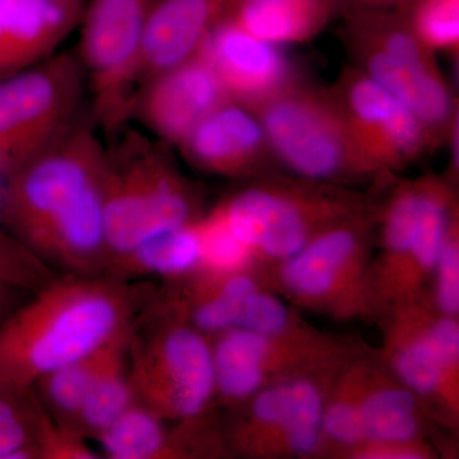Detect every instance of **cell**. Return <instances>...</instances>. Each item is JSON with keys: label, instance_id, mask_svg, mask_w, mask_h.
<instances>
[{"label": "cell", "instance_id": "d6a6232c", "mask_svg": "<svg viewBox=\"0 0 459 459\" xmlns=\"http://www.w3.org/2000/svg\"><path fill=\"white\" fill-rule=\"evenodd\" d=\"M322 431L334 442L359 444L365 440L359 404L337 401L323 411Z\"/></svg>", "mask_w": 459, "mask_h": 459}, {"label": "cell", "instance_id": "836d02e7", "mask_svg": "<svg viewBox=\"0 0 459 459\" xmlns=\"http://www.w3.org/2000/svg\"><path fill=\"white\" fill-rule=\"evenodd\" d=\"M33 255L20 241L13 240L0 229V282L27 283L38 276Z\"/></svg>", "mask_w": 459, "mask_h": 459}, {"label": "cell", "instance_id": "3957f363", "mask_svg": "<svg viewBox=\"0 0 459 459\" xmlns=\"http://www.w3.org/2000/svg\"><path fill=\"white\" fill-rule=\"evenodd\" d=\"M105 146V229L108 268L148 238L197 221L198 198L168 152L140 132H115ZM107 271V273H108Z\"/></svg>", "mask_w": 459, "mask_h": 459}, {"label": "cell", "instance_id": "cb8c5ba5", "mask_svg": "<svg viewBox=\"0 0 459 459\" xmlns=\"http://www.w3.org/2000/svg\"><path fill=\"white\" fill-rule=\"evenodd\" d=\"M365 439L377 444H407L419 430L416 398L411 389L386 386L359 404Z\"/></svg>", "mask_w": 459, "mask_h": 459}, {"label": "cell", "instance_id": "7a4b0ae2", "mask_svg": "<svg viewBox=\"0 0 459 459\" xmlns=\"http://www.w3.org/2000/svg\"><path fill=\"white\" fill-rule=\"evenodd\" d=\"M148 287L110 276L68 274L42 286L0 328V388L32 391L51 371L132 328Z\"/></svg>", "mask_w": 459, "mask_h": 459}, {"label": "cell", "instance_id": "4fadbf2b", "mask_svg": "<svg viewBox=\"0 0 459 459\" xmlns=\"http://www.w3.org/2000/svg\"><path fill=\"white\" fill-rule=\"evenodd\" d=\"M229 8V0H152L142 36L137 87L198 56Z\"/></svg>", "mask_w": 459, "mask_h": 459}, {"label": "cell", "instance_id": "e575fe53", "mask_svg": "<svg viewBox=\"0 0 459 459\" xmlns=\"http://www.w3.org/2000/svg\"><path fill=\"white\" fill-rule=\"evenodd\" d=\"M413 0H342L344 8L371 9V11H401ZM344 11V9H343Z\"/></svg>", "mask_w": 459, "mask_h": 459}, {"label": "cell", "instance_id": "74e56055", "mask_svg": "<svg viewBox=\"0 0 459 459\" xmlns=\"http://www.w3.org/2000/svg\"><path fill=\"white\" fill-rule=\"evenodd\" d=\"M0 285H3V283H2V282H0Z\"/></svg>", "mask_w": 459, "mask_h": 459}, {"label": "cell", "instance_id": "83f0119b", "mask_svg": "<svg viewBox=\"0 0 459 459\" xmlns=\"http://www.w3.org/2000/svg\"><path fill=\"white\" fill-rule=\"evenodd\" d=\"M403 14L428 49L458 53L459 0H413Z\"/></svg>", "mask_w": 459, "mask_h": 459}, {"label": "cell", "instance_id": "f546056e", "mask_svg": "<svg viewBox=\"0 0 459 459\" xmlns=\"http://www.w3.org/2000/svg\"><path fill=\"white\" fill-rule=\"evenodd\" d=\"M86 439L74 428L57 422L49 413H45L38 437L39 459L99 458Z\"/></svg>", "mask_w": 459, "mask_h": 459}, {"label": "cell", "instance_id": "7c38bea8", "mask_svg": "<svg viewBox=\"0 0 459 459\" xmlns=\"http://www.w3.org/2000/svg\"><path fill=\"white\" fill-rule=\"evenodd\" d=\"M178 148L199 170L228 178L255 174L276 161L255 111L232 100L207 115Z\"/></svg>", "mask_w": 459, "mask_h": 459}, {"label": "cell", "instance_id": "5b68a950", "mask_svg": "<svg viewBox=\"0 0 459 459\" xmlns=\"http://www.w3.org/2000/svg\"><path fill=\"white\" fill-rule=\"evenodd\" d=\"M86 90L80 59L68 51L0 80V177L82 119Z\"/></svg>", "mask_w": 459, "mask_h": 459}, {"label": "cell", "instance_id": "9a60e30c", "mask_svg": "<svg viewBox=\"0 0 459 459\" xmlns=\"http://www.w3.org/2000/svg\"><path fill=\"white\" fill-rule=\"evenodd\" d=\"M83 7L82 0H0V80L56 54Z\"/></svg>", "mask_w": 459, "mask_h": 459}, {"label": "cell", "instance_id": "4dcf8cb0", "mask_svg": "<svg viewBox=\"0 0 459 459\" xmlns=\"http://www.w3.org/2000/svg\"><path fill=\"white\" fill-rule=\"evenodd\" d=\"M289 319V310L285 305L273 296L255 291L241 305L237 328L276 337L285 331Z\"/></svg>", "mask_w": 459, "mask_h": 459}, {"label": "cell", "instance_id": "4316f807", "mask_svg": "<svg viewBox=\"0 0 459 459\" xmlns=\"http://www.w3.org/2000/svg\"><path fill=\"white\" fill-rule=\"evenodd\" d=\"M394 369L411 391L420 394L437 392L455 368L443 358L428 328L403 344L394 358Z\"/></svg>", "mask_w": 459, "mask_h": 459}, {"label": "cell", "instance_id": "d590c367", "mask_svg": "<svg viewBox=\"0 0 459 459\" xmlns=\"http://www.w3.org/2000/svg\"><path fill=\"white\" fill-rule=\"evenodd\" d=\"M234 2H235V0H229L230 7H231L232 3H234Z\"/></svg>", "mask_w": 459, "mask_h": 459}, {"label": "cell", "instance_id": "7402d4cb", "mask_svg": "<svg viewBox=\"0 0 459 459\" xmlns=\"http://www.w3.org/2000/svg\"><path fill=\"white\" fill-rule=\"evenodd\" d=\"M165 420L134 403L95 437L111 459H168L184 455L165 428Z\"/></svg>", "mask_w": 459, "mask_h": 459}, {"label": "cell", "instance_id": "44dd1931", "mask_svg": "<svg viewBox=\"0 0 459 459\" xmlns=\"http://www.w3.org/2000/svg\"><path fill=\"white\" fill-rule=\"evenodd\" d=\"M197 221L143 241L128 255L117 259L107 276L126 281L151 274L178 277L197 271L201 263Z\"/></svg>", "mask_w": 459, "mask_h": 459}, {"label": "cell", "instance_id": "8d00e7d4", "mask_svg": "<svg viewBox=\"0 0 459 459\" xmlns=\"http://www.w3.org/2000/svg\"><path fill=\"white\" fill-rule=\"evenodd\" d=\"M2 286L3 285H0V291H2ZM0 296H2V292H0Z\"/></svg>", "mask_w": 459, "mask_h": 459}, {"label": "cell", "instance_id": "8fae6325", "mask_svg": "<svg viewBox=\"0 0 459 459\" xmlns=\"http://www.w3.org/2000/svg\"><path fill=\"white\" fill-rule=\"evenodd\" d=\"M202 54L229 98L250 110L301 80L282 48L256 38L228 16L210 33Z\"/></svg>", "mask_w": 459, "mask_h": 459}, {"label": "cell", "instance_id": "6da1fadb", "mask_svg": "<svg viewBox=\"0 0 459 459\" xmlns=\"http://www.w3.org/2000/svg\"><path fill=\"white\" fill-rule=\"evenodd\" d=\"M105 144L80 120L3 177L0 212L17 241L69 274L105 276Z\"/></svg>", "mask_w": 459, "mask_h": 459}, {"label": "cell", "instance_id": "9c48e42d", "mask_svg": "<svg viewBox=\"0 0 459 459\" xmlns=\"http://www.w3.org/2000/svg\"><path fill=\"white\" fill-rule=\"evenodd\" d=\"M331 91L371 174L403 168L439 147L406 105L355 66Z\"/></svg>", "mask_w": 459, "mask_h": 459}, {"label": "cell", "instance_id": "5bb4252c", "mask_svg": "<svg viewBox=\"0 0 459 459\" xmlns=\"http://www.w3.org/2000/svg\"><path fill=\"white\" fill-rule=\"evenodd\" d=\"M355 68L400 100L433 134L446 143L458 120L457 102L442 71H429L388 56L358 39L343 36Z\"/></svg>", "mask_w": 459, "mask_h": 459}, {"label": "cell", "instance_id": "277c9868", "mask_svg": "<svg viewBox=\"0 0 459 459\" xmlns=\"http://www.w3.org/2000/svg\"><path fill=\"white\" fill-rule=\"evenodd\" d=\"M253 111L276 161L303 179L371 174L331 90L300 80Z\"/></svg>", "mask_w": 459, "mask_h": 459}, {"label": "cell", "instance_id": "d6986e66", "mask_svg": "<svg viewBox=\"0 0 459 459\" xmlns=\"http://www.w3.org/2000/svg\"><path fill=\"white\" fill-rule=\"evenodd\" d=\"M272 338L244 328L219 333L212 347L216 394L228 401L246 400L256 394L264 382Z\"/></svg>", "mask_w": 459, "mask_h": 459}, {"label": "cell", "instance_id": "d4e9b609", "mask_svg": "<svg viewBox=\"0 0 459 459\" xmlns=\"http://www.w3.org/2000/svg\"><path fill=\"white\" fill-rule=\"evenodd\" d=\"M45 413L33 391L0 388V459H39Z\"/></svg>", "mask_w": 459, "mask_h": 459}, {"label": "cell", "instance_id": "ac0fdd59", "mask_svg": "<svg viewBox=\"0 0 459 459\" xmlns=\"http://www.w3.org/2000/svg\"><path fill=\"white\" fill-rule=\"evenodd\" d=\"M323 400L309 380L281 383L255 395L252 422L268 431H280L292 452L316 451L322 434Z\"/></svg>", "mask_w": 459, "mask_h": 459}, {"label": "cell", "instance_id": "603a6c76", "mask_svg": "<svg viewBox=\"0 0 459 459\" xmlns=\"http://www.w3.org/2000/svg\"><path fill=\"white\" fill-rule=\"evenodd\" d=\"M128 350L117 353L96 377L78 411L74 425L84 437H96L107 430L132 404H134L129 382Z\"/></svg>", "mask_w": 459, "mask_h": 459}, {"label": "cell", "instance_id": "484cf974", "mask_svg": "<svg viewBox=\"0 0 459 459\" xmlns=\"http://www.w3.org/2000/svg\"><path fill=\"white\" fill-rule=\"evenodd\" d=\"M201 263L197 272L207 276H228L243 270L252 252L229 229L219 207L197 221Z\"/></svg>", "mask_w": 459, "mask_h": 459}, {"label": "cell", "instance_id": "8992f818", "mask_svg": "<svg viewBox=\"0 0 459 459\" xmlns=\"http://www.w3.org/2000/svg\"><path fill=\"white\" fill-rule=\"evenodd\" d=\"M128 370L134 403L165 421L197 419L216 394L212 346L202 332L183 323L142 333L135 325Z\"/></svg>", "mask_w": 459, "mask_h": 459}, {"label": "cell", "instance_id": "e0dca14e", "mask_svg": "<svg viewBox=\"0 0 459 459\" xmlns=\"http://www.w3.org/2000/svg\"><path fill=\"white\" fill-rule=\"evenodd\" d=\"M342 0H235L228 16L277 47L303 44L342 16Z\"/></svg>", "mask_w": 459, "mask_h": 459}, {"label": "cell", "instance_id": "1f68e13d", "mask_svg": "<svg viewBox=\"0 0 459 459\" xmlns=\"http://www.w3.org/2000/svg\"><path fill=\"white\" fill-rule=\"evenodd\" d=\"M435 271L437 305L444 316H455L459 310V247L455 225L444 243Z\"/></svg>", "mask_w": 459, "mask_h": 459}, {"label": "cell", "instance_id": "ba28073f", "mask_svg": "<svg viewBox=\"0 0 459 459\" xmlns=\"http://www.w3.org/2000/svg\"><path fill=\"white\" fill-rule=\"evenodd\" d=\"M152 0H91L83 7L78 59L92 101V117L115 133L131 120L142 36Z\"/></svg>", "mask_w": 459, "mask_h": 459}, {"label": "cell", "instance_id": "ffe728a7", "mask_svg": "<svg viewBox=\"0 0 459 459\" xmlns=\"http://www.w3.org/2000/svg\"><path fill=\"white\" fill-rule=\"evenodd\" d=\"M135 325L101 349L51 371L36 383L33 389L39 391L38 400L42 407L49 410L51 418L69 427L74 425L91 385L108 362L129 346Z\"/></svg>", "mask_w": 459, "mask_h": 459}, {"label": "cell", "instance_id": "f1b7e54d", "mask_svg": "<svg viewBox=\"0 0 459 459\" xmlns=\"http://www.w3.org/2000/svg\"><path fill=\"white\" fill-rule=\"evenodd\" d=\"M424 179L407 184L394 193L385 211L383 241L394 258H407L421 210Z\"/></svg>", "mask_w": 459, "mask_h": 459}, {"label": "cell", "instance_id": "30bf717a", "mask_svg": "<svg viewBox=\"0 0 459 459\" xmlns=\"http://www.w3.org/2000/svg\"><path fill=\"white\" fill-rule=\"evenodd\" d=\"M231 100L204 54L140 84L133 95L131 119L165 143L181 142L214 108Z\"/></svg>", "mask_w": 459, "mask_h": 459}, {"label": "cell", "instance_id": "52a82bcc", "mask_svg": "<svg viewBox=\"0 0 459 459\" xmlns=\"http://www.w3.org/2000/svg\"><path fill=\"white\" fill-rule=\"evenodd\" d=\"M219 210L252 255L286 261L323 230L362 212V204L337 190L270 183L241 190Z\"/></svg>", "mask_w": 459, "mask_h": 459}, {"label": "cell", "instance_id": "2e32d148", "mask_svg": "<svg viewBox=\"0 0 459 459\" xmlns=\"http://www.w3.org/2000/svg\"><path fill=\"white\" fill-rule=\"evenodd\" d=\"M362 212L341 220L283 261L281 279L290 292L322 301L342 286L361 253Z\"/></svg>", "mask_w": 459, "mask_h": 459}]
</instances>
